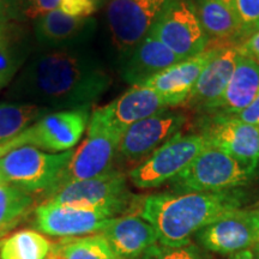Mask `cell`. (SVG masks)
<instances>
[{
    "instance_id": "6da1fadb",
    "label": "cell",
    "mask_w": 259,
    "mask_h": 259,
    "mask_svg": "<svg viewBox=\"0 0 259 259\" xmlns=\"http://www.w3.org/2000/svg\"><path fill=\"white\" fill-rule=\"evenodd\" d=\"M108 76L83 47L41 50L27 63L6 90L9 101L30 103L51 111L90 105L105 93Z\"/></svg>"
},
{
    "instance_id": "7a4b0ae2",
    "label": "cell",
    "mask_w": 259,
    "mask_h": 259,
    "mask_svg": "<svg viewBox=\"0 0 259 259\" xmlns=\"http://www.w3.org/2000/svg\"><path fill=\"white\" fill-rule=\"evenodd\" d=\"M247 199L241 187L220 192L154 193L142 198L138 216L154 227L158 244L184 246L205 226L241 209Z\"/></svg>"
},
{
    "instance_id": "3957f363",
    "label": "cell",
    "mask_w": 259,
    "mask_h": 259,
    "mask_svg": "<svg viewBox=\"0 0 259 259\" xmlns=\"http://www.w3.org/2000/svg\"><path fill=\"white\" fill-rule=\"evenodd\" d=\"M47 197L46 202L108 212L114 218L134 208L138 209L142 202L141 197L130 192L125 174L115 169L92 179L66 184Z\"/></svg>"
},
{
    "instance_id": "277c9868",
    "label": "cell",
    "mask_w": 259,
    "mask_h": 259,
    "mask_svg": "<svg viewBox=\"0 0 259 259\" xmlns=\"http://www.w3.org/2000/svg\"><path fill=\"white\" fill-rule=\"evenodd\" d=\"M255 170L257 167L246 166L209 145L183 173L170 181V192H220L240 189L250 183Z\"/></svg>"
},
{
    "instance_id": "5b68a950",
    "label": "cell",
    "mask_w": 259,
    "mask_h": 259,
    "mask_svg": "<svg viewBox=\"0 0 259 259\" xmlns=\"http://www.w3.org/2000/svg\"><path fill=\"white\" fill-rule=\"evenodd\" d=\"M122 134V130L107 120L96 108L90 115L85 141L73 151L59 183L52 192L66 184L92 179L112 170Z\"/></svg>"
},
{
    "instance_id": "8992f818",
    "label": "cell",
    "mask_w": 259,
    "mask_h": 259,
    "mask_svg": "<svg viewBox=\"0 0 259 259\" xmlns=\"http://www.w3.org/2000/svg\"><path fill=\"white\" fill-rule=\"evenodd\" d=\"M73 150L46 153L34 147H22L0 157V171L6 184L27 192L53 191L59 183Z\"/></svg>"
},
{
    "instance_id": "52a82bcc",
    "label": "cell",
    "mask_w": 259,
    "mask_h": 259,
    "mask_svg": "<svg viewBox=\"0 0 259 259\" xmlns=\"http://www.w3.org/2000/svg\"><path fill=\"white\" fill-rule=\"evenodd\" d=\"M90 107L51 112L25 128L17 137L0 145V157L22 147H34L51 153L71 150L89 125Z\"/></svg>"
},
{
    "instance_id": "ba28073f",
    "label": "cell",
    "mask_w": 259,
    "mask_h": 259,
    "mask_svg": "<svg viewBox=\"0 0 259 259\" xmlns=\"http://www.w3.org/2000/svg\"><path fill=\"white\" fill-rule=\"evenodd\" d=\"M208 147L202 134H178L130 171V180L138 189H155L170 183Z\"/></svg>"
},
{
    "instance_id": "9c48e42d",
    "label": "cell",
    "mask_w": 259,
    "mask_h": 259,
    "mask_svg": "<svg viewBox=\"0 0 259 259\" xmlns=\"http://www.w3.org/2000/svg\"><path fill=\"white\" fill-rule=\"evenodd\" d=\"M176 0H107L106 19L115 47L124 57L151 31Z\"/></svg>"
},
{
    "instance_id": "30bf717a",
    "label": "cell",
    "mask_w": 259,
    "mask_h": 259,
    "mask_svg": "<svg viewBox=\"0 0 259 259\" xmlns=\"http://www.w3.org/2000/svg\"><path fill=\"white\" fill-rule=\"evenodd\" d=\"M149 34L160 40L181 60L202 53L210 41L192 0H176Z\"/></svg>"
},
{
    "instance_id": "8fae6325",
    "label": "cell",
    "mask_w": 259,
    "mask_h": 259,
    "mask_svg": "<svg viewBox=\"0 0 259 259\" xmlns=\"http://www.w3.org/2000/svg\"><path fill=\"white\" fill-rule=\"evenodd\" d=\"M259 235V209H236L194 234L196 244L209 253L233 255L254 245Z\"/></svg>"
},
{
    "instance_id": "7c38bea8",
    "label": "cell",
    "mask_w": 259,
    "mask_h": 259,
    "mask_svg": "<svg viewBox=\"0 0 259 259\" xmlns=\"http://www.w3.org/2000/svg\"><path fill=\"white\" fill-rule=\"evenodd\" d=\"M186 122L185 113L170 111L135 122L122 134L116 157L126 162H137L149 157L171 137L180 134Z\"/></svg>"
},
{
    "instance_id": "4fadbf2b",
    "label": "cell",
    "mask_w": 259,
    "mask_h": 259,
    "mask_svg": "<svg viewBox=\"0 0 259 259\" xmlns=\"http://www.w3.org/2000/svg\"><path fill=\"white\" fill-rule=\"evenodd\" d=\"M112 219L114 216L108 212L45 202L35 209L34 226L47 235L73 238L101 233Z\"/></svg>"
},
{
    "instance_id": "5bb4252c",
    "label": "cell",
    "mask_w": 259,
    "mask_h": 259,
    "mask_svg": "<svg viewBox=\"0 0 259 259\" xmlns=\"http://www.w3.org/2000/svg\"><path fill=\"white\" fill-rule=\"evenodd\" d=\"M202 135L210 147L220 149L246 166L259 164V126L225 115H208Z\"/></svg>"
},
{
    "instance_id": "9a60e30c",
    "label": "cell",
    "mask_w": 259,
    "mask_h": 259,
    "mask_svg": "<svg viewBox=\"0 0 259 259\" xmlns=\"http://www.w3.org/2000/svg\"><path fill=\"white\" fill-rule=\"evenodd\" d=\"M95 27L93 17H72L56 9L35 19L32 35L41 50H66L83 47Z\"/></svg>"
},
{
    "instance_id": "2e32d148",
    "label": "cell",
    "mask_w": 259,
    "mask_h": 259,
    "mask_svg": "<svg viewBox=\"0 0 259 259\" xmlns=\"http://www.w3.org/2000/svg\"><path fill=\"white\" fill-rule=\"evenodd\" d=\"M223 46L208 47L202 53L171 65L143 85L154 89L166 100L170 108L184 106L197 79Z\"/></svg>"
},
{
    "instance_id": "e0dca14e",
    "label": "cell",
    "mask_w": 259,
    "mask_h": 259,
    "mask_svg": "<svg viewBox=\"0 0 259 259\" xmlns=\"http://www.w3.org/2000/svg\"><path fill=\"white\" fill-rule=\"evenodd\" d=\"M240 56L238 45L223 46L200 73L184 107L206 114L222 96Z\"/></svg>"
},
{
    "instance_id": "ac0fdd59",
    "label": "cell",
    "mask_w": 259,
    "mask_h": 259,
    "mask_svg": "<svg viewBox=\"0 0 259 259\" xmlns=\"http://www.w3.org/2000/svg\"><path fill=\"white\" fill-rule=\"evenodd\" d=\"M166 100L154 89L143 84L132 85L108 105L97 108L113 125L125 132L135 122L168 111Z\"/></svg>"
},
{
    "instance_id": "d6986e66",
    "label": "cell",
    "mask_w": 259,
    "mask_h": 259,
    "mask_svg": "<svg viewBox=\"0 0 259 259\" xmlns=\"http://www.w3.org/2000/svg\"><path fill=\"white\" fill-rule=\"evenodd\" d=\"M179 61H181L179 57L149 34L134 50L122 57L121 78L131 87L138 85Z\"/></svg>"
},
{
    "instance_id": "ffe728a7",
    "label": "cell",
    "mask_w": 259,
    "mask_h": 259,
    "mask_svg": "<svg viewBox=\"0 0 259 259\" xmlns=\"http://www.w3.org/2000/svg\"><path fill=\"white\" fill-rule=\"evenodd\" d=\"M121 259H135L158 242L156 231L138 215L114 218L101 232Z\"/></svg>"
},
{
    "instance_id": "44dd1931",
    "label": "cell",
    "mask_w": 259,
    "mask_h": 259,
    "mask_svg": "<svg viewBox=\"0 0 259 259\" xmlns=\"http://www.w3.org/2000/svg\"><path fill=\"white\" fill-rule=\"evenodd\" d=\"M259 94V64L240 56L235 70L220 100L206 113L208 115H232L242 111Z\"/></svg>"
},
{
    "instance_id": "7402d4cb",
    "label": "cell",
    "mask_w": 259,
    "mask_h": 259,
    "mask_svg": "<svg viewBox=\"0 0 259 259\" xmlns=\"http://www.w3.org/2000/svg\"><path fill=\"white\" fill-rule=\"evenodd\" d=\"M22 23L0 24V92L11 84L32 54V36Z\"/></svg>"
},
{
    "instance_id": "603a6c76",
    "label": "cell",
    "mask_w": 259,
    "mask_h": 259,
    "mask_svg": "<svg viewBox=\"0 0 259 259\" xmlns=\"http://www.w3.org/2000/svg\"><path fill=\"white\" fill-rule=\"evenodd\" d=\"M193 3L209 40L240 45L241 28L232 0H196Z\"/></svg>"
},
{
    "instance_id": "cb8c5ba5",
    "label": "cell",
    "mask_w": 259,
    "mask_h": 259,
    "mask_svg": "<svg viewBox=\"0 0 259 259\" xmlns=\"http://www.w3.org/2000/svg\"><path fill=\"white\" fill-rule=\"evenodd\" d=\"M48 259H121L102 233L65 238L52 245Z\"/></svg>"
},
{
    "instance_id": "d4e9b609",
    "label": "cell",
    "mask_w": 259,
    "mask_h": 259,
    "mask_svg": "<svg viewBox=\"0 0 259 259\" xmlns=\"http://www.w3.org/2000/svg\"><path fill=\"white\" fill-rule=\"evenodd\" d=\"M53 111L30 103L0 102V145L21 135L25 128Z\"/></svg>"
},
{
    "instance_id": "484cf974",
    "label": "cell",
    "mask_w": 259,
    "mask_h": 259,
    "mask_svg": "<svg viewBox=\"0 0 259 259\" xmlns=\"http://www.w3.org/2000/svg\"><path fill=\"white\" fill-rule=\"evenodd\" d=\"M52 244L37 231L23 229L0 242V259H47Z\"/></svg>"
},
{
    "instance_id": "4316f807",
    "label": "cell",
    "mask_w": 259,
    "mask_h": 259,
    "mask_svg": "<svg viewBox=\"0 0 259 259\" xmlns=\"http://www.w3.org/2000/svg\"><path fill=\"white\" fill-rule=\"evenodd\" d=\"M34 205L31 194L11 184L0 185V238L15 228Z\"/></svg>"
},
{
    "instance_id": "83f0119b",
    "label": "cell",
    "mask_w": 259,
    "mask_h": 259,
    "mask_svg": "<svg viewBox=\"0 0 259 259\" xmlns=\"http://www.w3.org/2000/svg\"><path fill=\"white\" fill-rule=\"evenodd\" d=\"M135 259H212L209 252L199 247L196 242L184 246H166L155 244L144 253Z\"/></svg>"
},
{
    "instance_id": "f1b7e54d",
    "label": "cell",
    "mask_w": 259,
    "mask_h": 259,
    "mask_svg": "<svg viewBox=\"0 0 259 259\" xmlns=\"http://www.w3.org/2000/svg\"><path fill=\"white\" fill-rule=\"evenodd\" d=\"M232 4L240 23L242 42L259 30V0H232Z\"/></svg>"
},
{
    "instance_id": "f546056e",
    "label": "cell",
    "mask_w": 259,
    "mask_h": 259,
    "mask_svg": "<svg viewBox=\"0 0 259 259\" xmlns=\"http://www.w3.org/2000/svg\"><path fill=\"white\" fill-rule=\"evenodd\" d=\"M59 9L72 17H90L99 8L94 0H60Z\"/></svg>"
},
{
    "instance_id": "4dcf8cb0",
    "label": "cell",
    "mask_w": 259,
    "mask_h": 259,
    "mask_svg": "<svg viewBox=\"0 0 259 259\" xmlns=\"http://www.w3.org/2000/svg\"><path fill=\"white\" fill-rule=\"evenodd\" d=\"M60 0H22L25 19H37L52 10L59 8Z\"/></svg>"
},
{
    "instance_id": "1f68e13d",
    "label": "cell",
    "mask_w": 259,
    "mask_h": 259,
    "mask_svg": "<svg viewBox=\"0 0 259 259\" xmlns=\"http://www.w3.org/2000/svg\"><path fill=\"white\" fill-rule=\"evenodd\" d=\"M24 21L22 0H0V24Z\"/></svg>"
},
{
    "instance_id": "d6a6232c",
    "label": "cell",
    "mask_w": 259,
    "mask_h": 259,
    "mask_svg": "<svg viewBox=\"0 0 259 259\" xmlns=\"http://www.w3.org/2000/svg\"><path fill=\"white\" fill-rule=\"evenodd\" d=\"M229 116V118L236 119V120L245 122V124L259 126V94L255 96V99L251 102V105H248L246 108L242 111L235 113L232 115H225Z\"/></svg>"
},
{
    "instance_id": "836d02e7",
    "label": "cell",
    "mask_w": 259,
    "mask_h": 259,
    "mask_svg": "<svg viewBox=\"0 0 259 259\" xmlns=\"http://www.w3.org/2000/svg\"><path fill=\"white\" fill-rule=\"evenodd\" d=\"M238 48L242 56L251 58L259 64V30L238 45Z\"/></svg>"
},
{
    "instance_id": "e575fe53",
    "label": "cell",
    "mask_w": 259,
    "mask_h": 259,
    "mask_svg": "<svg viewBox=\"0 0 259 259\" xmlns=\"http://www.w3.org/2000/svg\"><path fill=\"white\" fill-rule=\"evenodd\" d=\"M229 259H254V257L251 250H246V251H241L239 252V253L231 255Z\"/></svg>"
},
{
    "instance_id": "d590c367",
    "label": "cell",
    "mask_w": 259,
    "mask_h": 259,
    "mask_svg": "<svg viewBox=\"0 0 259 259\" xmlns=\"http://www.w3.org/2000/svg\"><path fill=\"white\" fill-rule=\"evenodd\" d=\"M252 248H253V250H251V251H252V253H253L254 259H259V235H258L257 240H255V242H254V245L252 246Z\"/></svg>"
},
{
    "instance_id": "8d00e7d4",
    "label": "cell",
    "mask_w": 259,
    "mask_h": 259,
    "mask_svg": "<svg viewBox=\"0 0 259 259\" xmlns=\"http://www.w3.org/2000/svg\"><path fill=\"white\" fill-rule=\"evenodd\" d=\"M105 2H107V0H94V3L97 5V8H100Z\"/></svg>"
},
{
    "instance_id": "74e56055",
    "label": "cell",
    "mask_w": 259,
    "mask_h": 259,
    "mask_svg": "<svg viewBox=\"0 0 259 259\" xmlns=\"http://www.w3.org/2000/svg\"><path fill=\"white\" fill-rule=\"evenodd\" d=\"M2 184H6V183H5V179H4V177H3L2 171H0V185H2Z\"/></svg>"
},
{
    "instance_id": "f35d334b",
    "label": "cell",
    "mask_w": 259,
    "mask_h": 259,
    "mask_svg": "<svg viewBox=\"0 0 259 259\" xmlns=\"http://www.w3.org/2000/svg\"><path fill=\"white\" fill-rule=\"evenodd\" d=\"M47 259H48V258H47Z\"/></svg>"
}]
</instances>
